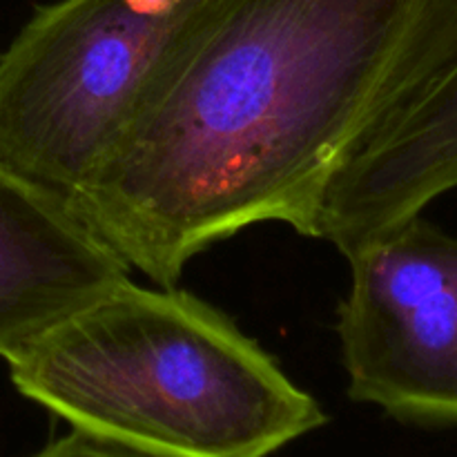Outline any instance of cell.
Segmentation results:
<instances>
[{
  "label": "cell",
  "mask_w": 457,
  "mask_h": 457,
  "mask_svg": "<svg viewBox=\"0 0 457 457\" xmlns=\"http://www.w3.org/2000/svg\"><path fill=\"white\" fill-rule=\"evenodd\" d=\"M457 54V0H214L74 210L156 286L335 177Z\"/></svg>",
  "instance_id": "6da1fadb"
},
{
  "label": "cell",
  "mask_w": 457,
  "mask_h": 457,
  "mask_svg": "<svg viewBox=\"0 0 457 457\" xmlns=\"http://www.w3.org/2000/svg\"><path fill=\"white\" fill-rule=\"evenodd\" d=\"M7 366L70 431L152 457H270L328 422L232 317L174 286L128 279Z\"/></svg>",
  "instance_id": "7a4b0ae2"
},
{
  "label": "cell",
  "mask_w": 457,
  "mask_h": 457,
  "mask_svg": "<svg viewBox=\"0 0 457 457\" xmlns=\"http://www.w3.org/2000/svg\"><path fill=\"white\" fill-rule=\"evenodd\" d=\"M214 0H56L0 52V168L74 208Z\"/></svg>",
  "instance_id": "3957f363"
},
{
  "label": "cell",
  "mask_w": 457,
  "mask_h": 457,
  "mask_svg": "<svg viewBox=\"0 0 457 457\" xmlns=\"http://www.w3.org/2000/svg\"><path fill=\"white\" fill-rule=\"evenodd\" d=\"M346 393L406 424H457V237L422 214L346 257Z\"/></svg>",
  "instance_id": "277c9868"
},
{
  "label": "cell",
  "mask_w": 457,
  "mask_h": 457,
  "mask_svg": "<svg viewBox=\"0 0 457 457\" xmlns=\"http://www.w3.org/2000/svg\"><path fill=\"white\" fill-rule=\"evenodd\" d=\"M129 279V266L67 201L0 168V357Z\"/></svg>",
  "instance_id": "5b68a950"
},
{
  "label": "cell",
  "mask_w": 457,
  "mask_h": 457,
  "mask_svg": "<svg viewBox=\"0 0 457 457\" xmlns=\"http://www.w3.org/2000/svg\"><path fill=\"white\" fill-rule=\"evenodd\" d=\"M457 190V54L422 96L330 181L311 239L344 257Z\"/></svg>",
  "instance_id": "8992f818"
},
{
  "label": "cell",
  "mask_w": 457,
  "mask_h": 457,
  "mask_svg": "<svg viewBox=\"0 0 457 457\" xmlns=\"http://www.w3.org/2000/svg\"><path fill=\"white\" fill-rule=\"evenodd\" d=\"M27 457H152L138 451L123 449V446L110 445V442L96 440L85 433L70 431L65 436L56 437V440L47 442Z\"/></svg>",
  "instance_id": "52a82bcc"
}]
</instances>
